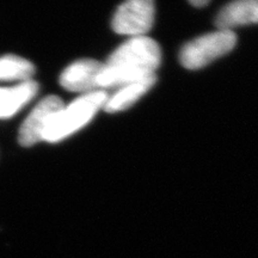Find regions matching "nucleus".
<instances>
[{"mask_svg":"<svg viewBox=\"0 0 258 258\" xmlns=\"http://www.w3.org/2000/svg\"><path fill=\"white\" fill-rule=\"evenodd\" d=\"M160 62L161 50L156 41L147 36L131 37L103 63L97 80L98 89H120L152 78Z\"/></svg>","mask_w":258,"mask_h":258,"instance_id":"nucleus-1","label":"nucleus"},{"mask_svg":"<svg viewBox=\"0 0 258 258\" xmlns=\"http://www.w3.org/2000/svg\"><path fill=\"white\" fill-rule=\"evenodd\" d=\"M106 99L108 93L104 90H98L80 96L69 105H63L47 128L43 141L50 144L59 143L78 132L95 117L99 109H103Z\"/></svg>","mask_w":258,"mask_h":258,"instance_id":"nucleus-2","label":"nucleus"},{"mask_svg":"<svg viewBox=\"0 0 258 258\" xmlns=\"http://www.w3.org/2000/svg\"><path fill=\"white\" fill-rule=\"evenodd\" d=\"M237 44L232 30H217L188 42L180 49L179 61L185 69L200 70L230 53Z\"/></svg>","mask_w":258,"mask_h":258,"instance_id":"nucleus-3","label":"nucleus"},{"mask_svg":"<svg viewBox=\"0 0 258 258\" xmlns=\"http://www.w3.org/2000/svg\"><path fill=\"white\" fill-rule=\"evenodd\" d=\"M154 0H125L112 17V30L131 37L146 36L154 23Z\"/></svg>","mask_w":258,"mask_h":258,"instance_id":"nucleus-4","label":"nucleus"},{"mask_svg":"<svg viewBox=\"0 0 258 258\" xmlns=\"http://www.w3.org/2000/svg\"><path fill=\"white\" fill-rule=\"evenodd\" d=\"M63 105V102L57 96H48L42 99L32 109L19 129V143L22 146H32L43 141L47 128Z\"/></svg>","mask_w":258,"mask_h":258,"instance_id":"nucleus-5","label":"nucleus"},{"mask_svg":"<svg viewBox=\"0 0 258 258\" xmlns=\"http://www.w3.org/2000/svg\"><path fill=\"white\" fill-rule=\"evenodd\" d=\"M103 70V63L99 61L84 59L78 60L66 67L60 76V84L64 90L71 92H79L83 95L98 91L99 74Z\"/></svg>","mask_w":258,"mask_h":258,"instance_id":"nucleus-6","label":"nucleus"},{"mask_svg":"<svg viewBox=\"0 0 258 258\" xmlns=\"http://www.w3.org/2000/svg\"><path fill=\"white\" fill-rule=\"evenodd\" d=\"M250 24H258V0H233L215 17L219 30H232Z\"/></svg>","mask_w":258,"mask_h":258,"instance_id":"nucleus-7","label":"nucleus"},{"mask_svg":"<svg viewBox=\"0 0 258 258\" xmlns=\"http://www.w3.org/2000/svg\"><path fill=\"white\" fill-rule=\"evenodd\" d=\"M36 82L19 83L14 88H0V118H9L21 110L36 96Z\"/></svg>","mask_w":258,"mask_h":258,"instance_id":"nucleus-8","label":"nucleus"},{"mask_svg":"<svg viewBox=\"0 0 258 258\" xmlns=\"http://www.w3.org/2000/svg\"><path fill=\"white\" fill-rule=\"evenodd\" d=\"M156 82L157 77H152V78L141 80V82L122 86V88L117 89V91L114 95L108 96V99H106L103 109L109 114L125 110L134 103H137L148 90L152 88Z\"/></svg>","mask_w":258,"mask_h":258,"instance_id":"nucleus-9","label":"nucleus"},{"mask_svg":"<svg viewBox=\"0 0 258 258\" xmlns=\"http://www.w3.org/2000/svg\"><path fill=\"white\" fill-rule=\"evenodd\" d=\"M34 73V64L23 57L17 55L0 57V82H29Z\"/></svg>","mask_w":258,"mask_h":258,"instance_id":"nucleus-10","label":"nucleus"},{"mask_svg":"<svg viewBox=\"0 0 258 258\" xmlns=\"http://www.w3.org/2000/svg\"><path fill=\"white\" fill-rule=\"evenodd\" d=\"M209 2H211V0H189L190 4L195 6V8H203V6L207 5Z\"/></svg>","mask_w":258,"mask_h":258,"instance_id":"nucleus-11","label":"nucleus"}]
</instances>
